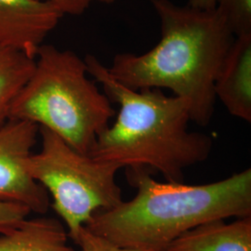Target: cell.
I'll return each mask as SVG.
<instances>
[{
  "mask_svg": "<svg viewBox=\"0 0 251 251\" xmlns=\"http://www.w3.org/2000/svg\"><path fill=\"white\" fill-rule=\"evenodd\" d=\"M89 75L108 99L119 104L115 123L98 136L90 154L126 170L158 172L167 181L183 182L184 171L206 161L211 137L188 129L190 106L184 99L159 89L134 90L117 81L95 56L88 54Z\"/></svg>",
  "mask_w": 251,
  "mask_h": 251,
  "instance_id": "obj_1",
  "label": "cell"
},
{
  "mask_svg": "<svg viewBox=\"0 0 251 251\" xmlns=\"http://www.w3.org/2000/svg\"><path fill=\"white\" fill-rule=\"evenodd\" d=\"M162 38L142 55H117L108 71L134 90L168 89L190 106L191 121L208 125L214 114L216 78L233 41L219 9L199 10L170 0H151Z\"/></svg>",
  "mask_w": 251,
  "mask_h": 251,
  "instance_id": "obj_2",
  "label": "cell"
},
{
  "mask_svg": "<svg viewBox=\"0 0 251 251\" xmlns=\"http://www.w3.org/2000/svg\"><path fill=\"white\" fill-rule=\"evenodd\" d=\"M147 170H126L134 198L91 217L86 228L119 247L166 251L206 222L251 216V170L200 185L160 182Z\"/></svg>",
  "mask_w": 251,
  "mask_h": 251,
  "instance_id": "obj_3",
  "label": "cell"
},
{
  "mask_svg": "<svg viewBox=\"0 0 251 251\" xmlns=\"http://www.w3.org/2000/svg\"><path fill=\"white\" fill-rule=\"evenodd\" d=\"M88 75L78 55L43 44L34 72L11 104L9 118L45 127L77 152L90 154L115 110Z\"/></svg>",
  "mask_w": 251,
  "mask_h": 251,
  "instance_id": "obj_4",
  "label": "cell"
},
{
  "mask_svg": "<svg viewBox=\"0 0 251 251\" xmlns=\"http://www.w3.org/2000/svg\"><path fill=\"white\" fill-rule=\"evenodd\" d=\"M39 135L41 150L27 158L25 168L50 194L51 206L74 241L95 213L114 208L123 201L117 182V171L121 169L77 152L45 127L39 126Z\"/></svg>",
  "mask_w": 251,
  "mask_h": 251,
  "instance_id": "obj_5",
  "label": "cell"
},
{
  "mask_svg": "<svg viewBox=\"0 0 251 251\" xmlns=\"http://www.w3.org/2000/svg\"><path fill=\"white\" fill-rule=\"evenodd\" d=\"M38 134V126L22 119L9 118L0 128V202L43 215L50 206V196L25 168Z\"/></svg>",
  "mask_w": 251,
  "mask_h": 251,
  "instance_id": "obj_6",
  "label": "cell"
},
{
  "mask_svg": "<svg viewBox=\"0 0 251 251\" xmlns=\"http://www.w3.org/2000/svg\"><path fill=\"white\" fill-rule=\"evenodd\" d=\"M63 14L40 0H0V48L36 59Z\"/></svg>",
  "mask_w": 251,
  "mask_h": 251,
  "instance_id": "obj_7",
  "label": "cell"
},
{
  "mask_svg": "<svg viewBox=\"0 0 251 251\" xmlns=\"http://www.w3.org/2000/svg\"><path fill=\"white\" fill-rule=\"evenodd\" d=\"M214 92L232 116L251 123V34L233 39L217 75Z\"/></svg>",
  "mask_w": 251,
  "mask_h": 251,
  "instance_id": "obj_8",
  "label": "cell"
},
{
  "mask_svg": "<svg viewBox=\"0 0 251 251\" xmlns=\"http://www.w3.org/2000/svg\"><path fill=\"white\" fill-rule=\"evenodd\" d=\"M166 251H251V216L214 220L181 234Z\"/></svg>",
  "mask_w": 251,
  "mask_h": 251,
  "instance_id": "obj_9",
  "label": "cell"
},
{
  "mask_svg": "<svg viewBox=\"0 0 251 251\" xmlns=\"http://www.w3.org/2000/svg\"><path fill=\"white\" fill-rule=\"evenodd\" d=\"M69 238L57 219L26 218L8 233H0V251H75Z\"/></svg>",
  "mask_w": 251,
  "mask_h": 251,
  "instance_id": "obj_10",
  "label": "cell"
},
{
  "mask_svg": "<svg viewBox=\"0 0 251 251\" xmlns=\"http://www.w3.org/2000/svg\"><path fill=\"white\" fill-rule=\"evenodd\" d=\"M36 66V59L0 48V128L9 119L11 104Z\"/></svg>",
  "mask_w": 251,
  "mask_h": 251,
  "instance_id": "obj_11",
  "label": "cell"
},
{
  "mask_svg": "<svg viewBox=\"0 0 251 251\" xmlns=\"http://www.w3.org/2000/svg\"><path fill=\"white\" fill-rule=\"evenodd\" d=\"M216 8L222 11L234 36L251 34V0H217Z\"/></svg>",
  "mask_w": 251,
  "mask_h": 251,
  "instance_id": "obj_12",
  "label": "cell"
},
{
  "mask_svg": "<svg viewBox=\"0 0 251 251\" xmlns=\"http://www.w3.org/2000/svg\"><path fill=\"white\" fill-rule=\"evenodd\" d=\"M74 242L78 246V251H146L119 247L106 238L90 232L85 226L79 231Z\"/></svg>",
  "mask_w": 251,
  "mask_h": 251,
  "instance_id": "obj_13",
  "label": "cell"
},
{
  "mask_svg": "<svg viewBox=\"0 0 251 251\" xmlns=\"http://www.w3.org/2000/svg\"><path fill=\"white\" fill-rule=\"evenodd\" d=\"M31 211L25 206L0 202V233H8L28 218Z\"/></svg>",
  "mask_w": 251,
  "mask_h": 251,
  "instance_id": "obj_14",
  "label": "cell"
},
{
  "mask_svg": "<svg viewBox=\"0 0 251 251\" xmlns=\"http://www.w3.org/2000/svg\"><path fill=\"white\" fill-rule=\"evenodd\" d=\"M55 6L63 15H80L90 7L93 0H40Z\"/></svg>",
  "mask_w": 251,
  "mask_h": 251,
  "instance_id": "obj_15",
  "label": "cell"
},
{
  "mask_svg": "<svg viewBox=\"0 0 251 251\" xmlns=\"http://www.w3.org/2000/svg\"><path fill=\"white\" fill-rule=\"evenodd\" d=\"M187 6L199 10H214L217 7V0H189Z\"/></svg>",
  "mask_w": 251,
  "mask_h": 251,
  "instance_id": "obj_16",
  "label": "cell"
},
{
  "mask_svg": "<svg viewBox=\"0 0 251 251\" xmlns=\"http://www.w3.org/2000/svg\"><path fill=\"white\" fill-rule=\"evenodd\" d=\"M93 1H99V2H102V3H112L116 0H93Z\"/></svg>",
  "mask_w": 251,
  "mask_h": 251,
  "instance_id": "obj_17",
  "label": "cell"
}]
</instances>
